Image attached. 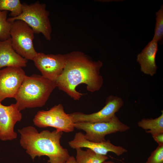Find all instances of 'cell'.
Segmentation results:
<instances>
[{
  "label": "cell",
  "mask_w": 163,
  "mask_h": 163,
  "mask_svg": "<svg viewBox=\"0 0 163 163\" xmlns=\"http://www.w3.org/2000/svg\"><path fill=\"white\" fill-rule=\"evenodd\" d=\"M63 70L55 82L56 87L75 100H79L83 94L76 87L81 84L86 85L87 91L94 92L101 88L103 82L100 71L103 65L99 60L94 61L82 52L74 51L65 54Z\"/></svg>",
  "instance_id": "cell-1"
},
{
  "label": "cell",
  "mask_w": 163,
  "mask_h": 163,
  "mask_svg": "<svg viewBox=\"0 0 163 163\" xmlns=\"http://www.w3.org/2000/svg\"><path fill=\"white\" fill-rule=\"evenodd\" d=\"M21 135L20 143L34 160L37 156H46L48 163H64L70 156L67 149L60 143L63 132L44 130L39 133L29 126L18 129Z\"/></svg>",
  "instance_id": "cell-2"
},
{
  "label": "cell",
  "mask_w": 163,
  "mask_h": 163,
  "mask_svg": "<svg viewBox=\"0 0 163 163\" xmlns=\"http://www.w3.org/2000/svg\"><path fill=\"white\" fill-rule=\"evenodd\" d=\"M56 87V82L42 75H26L15 97L18 109L43 106Z\"/></svg>",
  "instance_id": "cell-3"
},
{
  "label": "cell",
  "mask_w": 163,
  "mask_h": 163,
  "mask_svg": "<svg viewBox=\"0 0 163 163\" xmlns=\"http://www.w3.org/2000/svg\"><path fill=\"white\" fill-rule=\"evenodd\" d=\"M22 12L18 17L7 19L9 22L20 20L25 22L34 34H42L47 40H50L52 28L49 19V13L45 4L37 2L30 4L22 3Z\"/></svg>",
  "instance_id": "cell-4"
},
{
  "label": "cell",
  "mask_w": 163,
  "mask_h": 163,
  "mask_svg": "<svg viewBox=\"0 0 163 163\" xmlns=\"http://www.w3.org/2000/svg\"><path fill=\"white\" fill-rule=\"evenodd\" d=\"M10 36L13 49L27 60L33 61L37 53L34 49V33L25 22L20 20L11 22Z\"/></svg>",
  "instance_id": "cell-5"
},
{
  "label": "cell",
  "mask_w": 163,
  "mask_h": 163,
  "mask_svg": "<svg viewBox=\"0 0 163 163\" xmlns=\"http://www.w3.org/2000/svg\"><path fill=\"white\" fill-rule=\"evenodd\" d=\"M37 126L43 128L50 127L56 130L66 133L73 131L74 123L69 115L64 111L61 104L56 105L48 110H40L33 119Z\"/></svg>",
  "instance_id": "cell-6"
},
{
  "label": "cell",
  "mask_w": 163,
  "mask_h": 163,
  "mask_svg": "<svg viewBox=\"0 0 163 163\" xmlns=\"http://www.w3.org/2000/svg\"><path fill=\"white\" fill-rule=\"evenodd\" d=\"M74 126L85 132L84 135L86 139L96 142L105 141V136L107 135L125 132L130 128L128 126L122 122L116 115L108 122H78L74 123Z\"/></svg>",
  "instance_id": "cell-7"
},
{
  "label": "cell",
  "mask_w": 163,
  "mask_h": 163,
  "mask_svg": "<svg viewBox=\"0 0 163 163\" xmlns=\"http://www.w3.org/2000/svg\"><path fill=\"white\" fill-rule=\"evenodd\" d=\"M122 99L117 96L111 95L106 99L105 106L98 111L90 114L75 112L68 114L73 122L96 123L111 121L123 106Z\"/></svg>",
  "instance_id": "cell-8"
},
{
  "label": "cell",
  "mask_w": 163,
  "mask_h": 163,
  "mask_svg": "<svg viewBox=\"0 0 163 163\" xmlns=\"http://www.w3.org/2000/svg\"><path fill=\"white\" fill-rule=\"evenodd\" d=\"M33 61L41 75L55 82L63 70L66 57L65 54L38 53Z\"/></svg>",
  "instance_id": "cell-9"
},
{
  "label": "cell",
  "mask_w": 163,
  "mask_h": 163,
  "mask_svg": "<svg viewBox=\"0 0 163 163\" xmlns=\"http://www.w3.org/2000/svg\"><path fill=\"white\" fill-rule=\"evenodd\" d=\"M26 75L22 68L6 67L0 69V102L15 98Z\"/></svg>",
  "instance_id": "cell-10"
},
{
  "label": "cell",
  "mask_w": 163,
  "mask_h": 163,
  "mask_svg": "<svg viewBox=\"0 0 163 163\" xmlns=\"http://www.w3.org/2000/svg\"><path fill=\"white\" fill-rule=\"evenodd\" d=\"M22 118L16 103L5 106L0 102V139L5 141L16 138L17 134L14 131V126Z\"/></svg>",
  "instance_id": "cell-11"
},
{
  "label": "cell",
  "mask_w": 163,
  "mask_h": 163,
  "mask_svg": "<svg viewBox=\"0 0 163 163\" xmlns=\"http://www.w3.org/2000/svg\"><path fill=\"white\" fill-rule=\"evenodd\" d=\"M72 148H86L100 155H106L109 152L114 153L120 156L127 152V150L120 146H116L112 144L108 140L105 142H94L86 139L85 135L81 132L76 133L73 139L68 142Z\"/></svg>",
  "instance_id": "cell-12"
},
{
  "label": "cell",
  "mask_w": 163,
  "mask_h": 163,
  "mask_svg": "<svg viewBox=\"0 0 163 163\" xmlns=\"http://www.w3.org/2000/svg\"><path fill=\"white\" fill-rule=\"evenodd\" d=\"M157 43L152 39L137 56V61L140 65L141 71L151 76L156 74L157 69L155 62L158 50Z\"/></svg>",
  "instance_id": "cell-13"
},
{
  "label": "cell",
  "mask_w": 163,
  "mask_h": 163,
  "mask_svg": "<svg viewBox=\"0 0 163 163\" xmlns=\"http://www.w3.org/2000/svg\"><path fill=\"white\" fill-rule=\"evenodd\" d=\"M27 62L13 49L10 38L0 41V69L4 67H24Z\"/></svg>",
  "instance_id": "cell-14"
},
{
  "label": "cell",
  "mask_w": 163,
  "mask_h": 163,
  "mask_svg": "<svg viewBox=\"0 0 163 163\" xmlns=\"http://www.w3.org/2000/svg\"><path fill=\"white\" fill-rule=\"evenodd\" d=\"M160 116L155 119L143 118L137 123L139 127L145 130L146 133L152 136L163 133V112Z\"/></svg>",
  "instance_id": "cell-15"
},
{
  "label": "cell",
  "mask_w": 163,
  "mask_h": 163,
  "mask_svg": "<svg viewBox=\"0 0 163 163\" xmlns=\"http://www.w3.org/2000/svg\"><path fill=\"white\" fill-rule=\"evenodd\" d=\"M75 159L77 163H102L108 158L106 155L98 154L88 149L86 150L77 148Z\"/></svg>",
  "instance_id": "cell-16"
},
{
  "label": "cell",
  "mask_w": 163,
  "mask_h": 163,
  "mask_svg": "<svg viewBox=\"0 0 163 163\" xmlns=\"http://www.w3.org/2000/svg\"><path fill=\"white\" fill-rule=\"evenodd\" d=\"M0 11H10V15L14 18L22 13V3L19 0H0Z\"/></svg>",
  "instance_id": "cell-17"
},
{
  "label": "cell",
  "mask_w": 163,
  "mask_h": 163,
  "mask_svg": "<svg viewBox=\"0 0 163 163\" xmlns=\"http://www.w3.org/2000/svg\"><path fill=\"white\" fill-rule=\"evenodd\" d=\"M8 11H0V41H4L10 38L11 23L7 20Z\"/></svg>",
  "instance_id": "cell-18"
},
{
  "label": "cell",
  "mask_w": 163,
  "mask_h": 163,
  "mask_svg": "<svg viewBox=\"0 0 163 163\" xmlns=\"http://www.w3.org/2000/svg\"><path fill=\"white\" fill-rule=\"evenodd\" d=\"M156 24L154 35L152 40L162 43L163 38V5H162L160 9L155 13Z\"/></svg>",
  "instance_id": "cell-19"
},
{
  "label": "cell",
  "mask_w": 163,
  "mask_h": 163,
  "mask_svg": "<svg viewBox=\"0 0 163 163\" xmlns=\"http://www.w3.org/2000/svg\"><path fill=\"white\" fill-rule=\"evenodd\" d=\"M145 163H163V144L158 145Z\"/></svg>",
  "instance_id": "cell-20"
},
{
  "label": "cell",
  "mask_w": 163,
  "mask_h": 163,
  "mask_svg": "<svg viewBox=\"0 0 163 163\" xmlns=\"http://www.w3.org/2000/svg\"><path fill=\"white\" fill-rule=\"evenodd\" d=\"M158 145L163 144V133H160L152 136Z\"/></svg>",
  "instance_id": "cell-21"
},
{
  "label": "cell",
  "mask_w": 163,
  "mask_h": 163,
  "mask_svg": "<svg viewBox=\"0 0 163 163\" xmlns=\"http://www.w3.org/2000/svg\"><path fill=\"white\" fill-rule=\"evenodd\" d=\"M64 163H77L75 158L73 156H70Z\"/></svg>",
  "instance_id": "cell-22"
},
{
  "label": "cell",
  "mask_w": 163,
  "mask_h": 163,
  "mask_svg": "<svg viewBox=\"0 0 163 163\" xmlns=\"http://www.w3.org/2000/svg\"><path fill=\"white\" fill-rule=\"evenodd\" d=\"M102 163H118V162H115L112 161H105Z\"/></svg>",
  "instance_id": "cell-23"
}]
</instances>
